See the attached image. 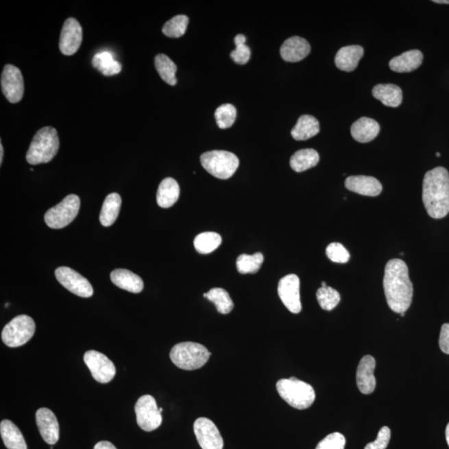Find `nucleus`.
Listing matches in <instances>:
<instances>
[{
    "instance_id": "cd10ccee",
    "label": "nucleus",
    "mask_w": 449,
    "mask_h": 449,
    "mask_svg": "<svg viewBox=\"0 0 449 449\" xmlns=\"http://www.w3.org/2000/svg\"><path fill=\"white\" fill-rule=\"evenodd\" d=\"M121 205H122V198L118 193H111L105 199L103 208L100 213V222L104 226H110L118 218Z\"/></svg>"
},
{
    "instance_id": "3c124183",
    "label": "nucleus",
    "mask_w": 449,
    "mask_h": 449,
    "mask_svg": "<svg viewBox=\"0 0 449 449\" xmlns=\"http://www.w3.org/2000/svg\"><path fill=\"white\" fill-rule=\"evenodd\" d=\"M404 315H405V313H401V314H400V315L402 316V317H404Z\"/></svg>"
},
{
    "instance_id": "49530a36",
    "label": "nucleus",
    "mask_w": 449,
    "mask_h": 449,
    "mask_svg": "<svg viewBox=\"0 0 449 449\" xmlns=\"http://www.w3.org/2000/svg\"><path fill=\"white\" fill-rule=\"evenodd\" d=\"M445 435H446V440L449 446V423L447 425L446 431H445Z\"/></svg>"
},
{
    "instance_id": "7c9ffc66",
    "label": "nucleus",
    "mask_w": 449,
    "mask_h": 449,
    "mask_svg": "<svg viewBox=\"0 0 449 449\" xmlns=\"http://www.w3.org/2000/svg\"><path fill=\"white\" fill-rule=\"evenodd\" d=\"M155 67L159 73L160 77L164 82L171 86H175L178 83L175 73L178 67L175 62L165 54H158L155 57Z\"/></svg>"
},
{
    "instance_id": "f3484780",
    "label": "nucleus",
    "mask_w": 449,
    "mask_h": 449,
    "mask_svg": "<svg viewBox=\"0 0 449 449\" xmlns=\"http://www.w3.org/2000/svg\"><path fill=\"white\" fill-rule=\"evenodd\" d=\"M376 362L374 357L365 355L361 359L358 365L356 383L359 391L364 394H370L376 387V380L374 377Z\"/></svg>"
},
{
    "instance_id": "4c0bfd02",
    "label": "nucleus",
    "mask_w": 449,
    "mask_h": 449,
    "mask_svg": "<svg viewBox=\"0 0 449 449\" xmlns=\"http://www.w3.org/2000/svg\"><path fill=\"white\" fill-rule=\"evenodd\" d=\"M245 41H247V38L243 34H238L234 38L236 49L230 53V57L238 64H247L250 58H251V49L247 45H245Z\"/></svg>"
},
{
    "instance_id": "de8ad7c7",
    "label": "nucleus",
    "mask_w": 449,
    "mask_h": 449,
    "mask_svg": "<svg viewBox=\"0 0 449 449\" xmlns=\"http://www.w3.org/2000/svg\"><path fill=\"white\" fill-rule=\"evenodd\" d=\"M321 284H322V287H328V286H327V284H326V282H322Z\"/></svg>"
},
{
    "instance_id": "aec40b11",
    "label": "nucleus",
    "mask_w": 449,
    "mask_h": 449,
    "mask_svg": "<svg viewBox=\"0 0 449 449\" xmlns=\"http://www.w3.org/2000/svg\"><path fill=\"white\" fill-rule=\"evenodd\" d=\"M364 56V49L359 45L343 47L335 56L337 67L345 72H353L358 67L359 62Z\"/></svg>"
},
{
    "instance_id": "8fccbe9b",
    "label": "nucleus",
    "mask_w": 449,
    "mask_h": 449,
    "mask_svg": "<svg viewBox=\"0 0 449 449\" xmlns=\"http://www.w3.org/2000/svg\"><path fill=\"white\" fill-rule=\"evenodd\" d=\"M159 411L161 412V413H162V411H163L162 408H159Z\"/></svg>"
},
{
    "instance_id": "a19ab883",
    "label": "nucleus",
    "mask_w": 449,
    "mask_h": 449,
    "mask_svg": "<svg viewBox=\"0 0 449 449\" xmlns=\"http://www.w3.org/2000/svg\"><path fill=\"white\" fill-rule=\"evenodd\" d=\"M391 437V431L387 426L383 427L378 433L377 439L366 445L365 449H386Z\"/></svg>"
},
{
    "instance_id": "2f4dec72",
    "label": "nucleus",
    "mask_w": 449,
    "mask_h": 449,
    "mask_svg": "<svg viewBox=\"0 0 449 449\" xmlns=\"http://www.w3.org/2000/svg\"><path fill=\"white\" fill-rule=\"evenodd\" d=\"M205 298L208 299L216 306L218 312L226 315L232 312L234 308V303L228 292L221 288H213L203 295Z\"/></svg>"
},
{
    "instance_id": "393cba45",
    "label": "nucleus",
    "mask_w": 449,
    "mask_h": 449,
    "mask_svg": "<svg viewBox=\"0 0 449 449\" xmlns=\"http://www.w3.org/2000/svg\"><path fill=\"white\" fill-rule=\"evenodd\" d=\"M373 96L385 106L397 108L403 101V92L399 86L394 84H378L372 90Z\"/></svg>"
},
{
    "instance_id": "0eeeda50",
    "label": "nucleus",
    "mask_w": 449,
    "mask_h": 449,
    "mask_svg": "<svg viewBox=\"0 0 449 449\" xmlns=\"http://www.w3.org/2000/svg\"><path fill=\"white\" fill-rule=\"evenodd\" d=\"M36 330L34 319L28 315L17 316L7 324L2 331V341L10 348H16L28 343Z\"/></svg>"
},
{
    "instance_id": "c756f323",
    "label": "nucleus",
    "mask_w": 449,
    "mask_h": 449,
    "mask_svg": "<svg viewBox=\"0 0 449 449\" xmlns=\"http://www.w3.org/2000/svg\"><path fill=\"white\" fill-rule=\"evenodd\" d=\"M92 64L93 67L99 70L104 76L116 75L122 70V65L114 60L112 53L108 51L96 53L93 58Z\"/></svg>"
},
{
    "instance_id": "20e7f679",
    "label": "nucleus",
    "mask_w": 449,
    "mask_h": 449,
    "mask_svg": "<svg viewBox=\"0 0 449 449\" xmlns=\"http://www.w3.org/2000/svg\"><path fill=\"white\" fill-rule=\"evenodd\" d=\"M276 389L289 405L300 410L310 408L315 400L313 387L295 377L280 380L277 382Z\"/></svg>"
},
{
    "instance_id": "2eb2a0df",
    "label": "nucleus",
    "mask_w": 449,
    "mask_h": 449,
    "mask_svg": "<svg viewBox=\"0 0 449 449\" xmlns=\"http://www.w3.org/2000/svg\"><path fill=\"white\" fill-rule=\"evenodd\" d=\"M83 41V29L79 21L69 18L64 23L60 34V49L64 56H70L77 52Z\"/></svg>"
},
{
    "instance_id": "c9c22d12",
    "label": "nucleus",
    "mask_w": 449,
    "mask_h": 449,
    "mask_svg": "<svg viewBox=\"0 0 449 449\" xmlns=\"http://www.w3.org/2000/svg\"><path fill=\"white\" fill-rule=\"evenodd\" d=\"M318 302L323 310L330 311L334 310L341 302V295L334 288L320 287L316 293Z\"/></svg>"
},
{
    "instance_id": "4468645a",
    "label": "nucleus",
    "mask_w": 449,
    "mask_h": 449,
    "mask_svg": "<svg viewBox=\"0 0 449 449\" xmlns=\"http://www.w3.org/2000/svg\"><path fill=\"white\" fill-rule=\"evenodd\" d=\"M278 295L284 306L293 314H299L302 306L300 302V279L294 274L283 277L278 284Z\"/></svg>"
},
{
    "instance_id": "b1692460",
    "label": "nucleus",
    "mask_w": 449,
    "mask_h": 449,
    "mask_svg": "<svg viewBox=\"0 0 449 449\" xmlns=\"http://www.w3.org/2000/svg\"><path fill=\"white\" fill-rule=\"evenodd\" d=\"M0 435L8 449H28L21 431L13 422L3 420L0 424Z\"/></svg>"
},
{
    "instance_id": "f704fd0d",
    "label": "nucleus",
    "mask_w": 449,
    "mask_h": 449,
    "mask_svg": "<svg viewBox=\"0 0 449 449\" xmlns=\"http://www.w3.org/2000/svg\"><path fill=\"white\" fill-rule=\"evenodd\" d=\"M189 19L186 15H177L164 25L162 33L167 37L178 38L185 34Z\"/></svg>"
},
{
    "instance_id": "6ab92c4d",
    "label": "nucleus",
    "mask_w": 449,
    "mask_h": 449,
    "mask_svg": "<svg viewBox=\"0 0 449 449\" xmlns=\"http://www.w3.org/2000/svg\"><path fill=\"white\" fill-rule=\"evenodd\" d=\"M309 42L299 36L289 38L280 48V56L284 61L296 62L306 58L311 53Z\"/></svg>"
},
{
    "instance_id": "f03ea898",
    "label": "nucleus",
    "mask_w": 449,
    "mask_h": 449,
    "mask_svg": "<svg viewBox=\"0 0 449 449\" xmlns=\"http://www.w3.org/2000/svg\"><path fill=\"white\" fill-rule=\"evenodd\" d=\"M423 202L428 216L435 219H442L449 213V173L444 167H436L425 174Z\"/></svg>"
},
{
    "instance_id": "7ed1b4c3",
    "label": "nucleus",
    "mask_w": 449,
    "mask_h": 449,
    "mask_svg": "<svg viewBox=\"0 0 449 449\" xmlns=\"http://www.w3.org/2000/svg\"><path fill=\"white\" fill-rule=\"evenodd\" d=\"M60 148V138L56 128L45 127L34 135L30 143L26 160L31 165L48 163L52 161Z\"/></svg>"
},
{
    "instance_id": "37998d69",
    "label": "nucleus",
    "mask_w": 449,
    "mask_h": 449,
    "mask_svg": "<svg viewBox=\"0 0 449 449\" xmlns=\"http://www.w3.org/2000/svg\"><path fill=\"white\" fill-rule=\"evenodd\" d=\"M93 449H117V448L108 441H101L95 445Z\"/></svg>"
},
{
    "instance_id": "1a4fd4ad",
    "label": "nucleus",
    "mask_w": 449,
    "mask_h": 449,
    "mask_svg": "<svg viewBox=\"0 0 449 449\" xmlns=\"http://www.w3.org/2000/svg\"><path fill=\"white\" fill-rule=\"evenodd\" d=\"M136 422L138 426L146 432H151L161 426L162 413L154 397L146 394L139 398L135 405Z\"/></svg>"
},
{
    "instance_id": "09e8293b",
    "label": "nucleus",
    "mask_w": 449,
    "mask_h": 449,
    "mask_svg": "<svg viewBox=\"0 0 449 449\" xmlns=\"http://www.w3.org/2000/svg\"><path fill=\"white\" fill-rule=\"evenodd\" d=\"M440 155L441 154H439V152H437V154H436L437 157H440Z\"/></svg>"
},
{
    "instance_id": "c85d7f7f",
    "label": "nucleus",
    "mask_w": 449,
    "mask_h": 449,
    "mask_svg": "<svg viewBox=\"0 0 449 449\" xmlns=\"http://www.w3.org/2000/svg\"><path fill=\"white\" fill-rule=\"evenodd\" d=\"M319 162V155L317 151L311 148L299 150L292 156L290 161L291 167L296 173L309 170L315 167Z\"/></svg>"
},
{
    "instance_id": "4be33fe9",
    "label": "nucleus",
    "mask_w": 449,
    "mask_h": 449,
    "mask_svg": "<svg viewBox=\"0 0 449 449\" xmlns=\"http://www.w3.org/2000/svg\"><path fill=\"white\" fill-rule=\"evenodd\" d=\"M380 124L376 120L366 117L354 122L350 130L354 139L361 143L371 142L380 134Z\"/></svg>"
},
{
    "instance_id": "72a5a7b5",
    "label": "nucleus",
    "mask_w": 449,
    "mask_h": 449,
    "mask_svg": "<svg viewBox=\"0 0 449 449\" xmlns=\"http://www.w3.org/2000/svg\"><path fill=\"white\" fill-rule=\"evenodd\" d=\"M264 263V256L260 252L254 255L242 254L236 260L237 271L241 274H255L261 267Z\"/></svg>"
},
{
    "instance_id": "39448f33",
    "label": "nucleus",
    "mask_w": 449,
    "mask_h": 449,
    "mask_svg": "<svg viewBox=\"0 0 449 449\" xmlns=\"http://www.w3.org/2000/svg\"><path fill=\"white\" fill-rule=\"evenodd\" d=\"M212 355L209 350L201 343L182 342L173 346L170 358L178 368L184 370H196L208 363Z\"/></svg>"
},
{
    "instance_id": "79ce46f5",
    "label": "nucleus",
    "mask_w": 449,
    "mask_h": 449,
    "mask_svg": "<svg viewBox=\"0 0 449 449\" xmlns=\"http://www.w3.org/2000/svg\"><path fill=\"white\" fill-rule=\"evenodd\" d=\"M439 345L442 352L449 354V323L441 327Z\"/></svg>"
},
{
    "instance_id": "ea45409f",
    "label": "nucleus",
    "mask_w": 449,
    "mask_h": 449,
    "mask_svg": "<svg viewBox=\"0 0 449 449\" xmlns=\"http://www.w3.org/2000/svg\"><path fill=\"white\" fill-rule=\"evenodd\" d=\"M346 439L339 433H333L320 441L315 449H345Z\"/></svg>"
},
{
    "instance_id": "473e14b6",
    "label": "nucleus",
    "mask_w": 449,
    "mask_h": 449,
    "mask_svg": "<svg viewBox=\"0 0 449 449\" xmlns=\"http://www.w3.org/2000/svg\"><path fill=\"white\" fill-rule=\"evenodd\" d=\"M221 237L216 232H203L195 238L194 247L197 252L206 255L220 247Z\"/></svg>"
},
{
    "instance_id": "9b49d317",
    "label": "nucleus",
    "mask_w": 449,
    "mask_h": 449,
    "mask_svg": "<svg viewBox=\"0 0 449 449\" xmlns=\"http://www.w3.org/2000/svg\"><path fill=\"white\" fill-rule=\"evenodd\" d=\"M56 278L62 287L80 298H89L93 289L89 281L80 273L69 267H60L56 271Z\"/></svg>"
},
{
    "instance_id": "412c9836",
    "label": "nucleus",
    "mask_w": 449,
    "mask_h": 449,
    "mask_svg": "<svg viewBox=\"0 0 449 449\" xmlns=\"http://www.w3.org/2000/svg\"><path fill=\"white\" fill-rule=\"evenodd\" d=\"M111 280L116 287L124 291L138 294L142 292L144 284L141 277L126 269H117L111 273Z\"/></svg>"
},
{
    "instance_id": "58836bf2",
    "label": "nucleus",
    "mask_w": 449,
    "mask_h": 449,
    "mask_svg": "<svg viewBox=\"0 0 449 449\" xmlns=\"http://www.w3.org/2000/svg\"><path fill=\"white\" fill-rule=\"evenodd\" d=\"M326 255L328 258L335 263L345 264L348 263L350 259V255L345 247L338 242H334L328 245L326 248Z\"/></svg>"
},
{
    "instance_id": "9d476101",
    "label": "nucleus",
    "mask_w": 449,
    "mask_h": 449,
    "mask_svg": "<svg viewBox=\"0 0 449 449\" xmlns=\"http://www.w3.org/2000/svg\"><path fill=\"white\" fill-rule=\"evenodd\" d=\"M84 361L92 374V376L101 384H108L116 376V367L106 355L96 350L85 353Z\"/></svg>"
},
{
    "instance_id": "a18cd8bd",
    "label": "nucleus",
    "mask_w": 449,
    "mask_h": 449,
    "mask_svg": "<svg viewBox=\"0 0 449 449\" xmlns=\"http://www.w3.org/2000/svg\"><path fill=\"white\" fill-rule=\"evenodd\" d=\"M433 3H441V5H449V0H433Z\"/></svg>"
},
{
    "instance_id": "ddd939ff",
    "label": "nucleus",
    "mask_w": 449,
    "mask_h": 449,
    "mask_svg": "<svg viewBox=\"0 0 449 449\" xmlns=\"http://www.w3.org/2000/svg\"><path fill=\"white\" fill-rule=\"evenodd\" d=\"M194 433L202 449H223L224 441L219 429L208 417H199L194 423Z\"/></svg>"
},
{
    "instance_id": "a878e982",
    "label": "nucleus",
    "mask_w": 449,
    "mask_h": 449,
    "mask_svg": "<svg viewBox=\"0 0 449 449\" xmlns=\"http://www.w3.org/2000/svg\"><path fill=\"white\" fill-rule=\"evenodd\" d=\"M180 196V186L177 181L171 178H167L160 183L157 202L162 208H169L178 202Z\"/></svg>"
},
{
    "instance_id": "e433bc0d",
    "label": "nucleus",
    "mask_w": 449,
    "mask_h": 449,
    "mask_svg": "<svg viewBox=\"0 0 449 449\" xmlns=\"http://www.w3.org/2000/svg\"><path fill=\"white\" fill-rule=\"evenodd\" d=\"M218 127L221 130H226L232 126L236 119V108L234 105L226 104L221 105L215 112Z\"/></svg>"
},
{
    "instance_id": "f257e3e1",
    "label": "nucleus",
    "mask_w": 449,
    "mask_h": 449,
    "mask_svg": "<svg viewBox=\"0 0 449 449\" xmlns=\"http://www.w3.org/2000/svg\"><path fill=\"white\" fill-rule=\"evenodd\" d=\"M384 290L390 309L396 313H405L411 306L413 288L409 268L404 260L392 259L386 265Z\"/></svg>"
},
{
    "instance_id": "6e6552de",
    "label": "nucleus",
    "mask_w": 449,
    "mask_h": 449,
    "mask_svg": "<svg viewBox=\"0 0 449 449\" xmlns=\"http://www.w3.org/2000/svg\"><path fill=\"white\" fill-rule=\"evenodd\" d=\"M80 209V199L76 195H69L60 204L46 213V224L53 229H62L75 219Z\"/></svg>"
},
{
    "instance_id": "f8f14e48",
    "label": "nucleus",
    "mask_w": 449,
    "mask_h": 449,
    "mask_svg": "<svg viewBox=\"0 0 449 449\" xmlns=\"http://www.w3.org/2000/svg\"><path fill=\"white\" fill-rule=\"evenodd\" d=\"M1 88L3 95L11 104L21 101L25 93V84L21 70L14 65H6L1 74Z\"/></svg>"
},
{
    "instance_id": "c03bdc74",
    "label": "nucleus",
    "mask_w": 449,
    "mask_h": 449,
    "mask_svg": "<svg viewBox=\"0 0 449 449\" xmlns=\"http://www.w3.org/2000/svg\"><path fill=\"white\" fill-rule=\"evenodd\" d=\"M3 159V144H0V165H2Z\"/></svg>"
},
{
    "instance_id": "a211bd4d",
    "label": "nucleus",
    "mask_w": 449,
    "mask_h": 449,
    "mask_svg": "<svg viewBox=\"0 0 449 449\" xmlns=\"http://www.w3.org/2000/svg\"><path fill=\"white\" fill-rule=\"evenodd\" d=\"M346 189L367 197H377L383 186L378 180L368 175H351L345 180Z\"/></svg>"
},
{
    "instance_id": "5701e85b",
    "label": "nucleus",
    "mask_w": 449,
    "mask_h": 449,
    "mask_svg": "<svg viewBox=\"0 0 449 449\" xmlns=\"http://www.w3.org/2000/svg\"><path fill=\"white\" fill-rule=\"evenodd\" d=\"M423 60L424 56L421 51L409 50L392 58L389 62V68L396 73H409L420 67Z\"/></svg>"
},
{
    "instance_id": "423d86ee",
    "label": "nucleus",
    "mask_w": 449,
    "mask_h": 449,
    "mask_svg": "<svg viewBox=\"0 0 449 449\" xmlns=\"http://www.w3.org/2000/svg\"><path fill=\"white\" fill-rule=\"evenodd\" d=\"M201 163L213 177L226 180L235 174L240 162L232 152L216 150L203 154Z\"/></svg>"
},
{
    "instance_id": "bb28decb",
    "label": "nucleus",
    "mask_w": 449,
    "mask_h": 449,
    "mask_svg": "<svg viewBox=\"0 0 449 449\" xmlns=\"http://www.w3.org/2000/svg\"><path fill=\"white\" fill-rule=\"evenodd\" d=\"M319 132V121L313 116L303 115L300 117L298 123L292 128L291 135L295 140L306 141L313 138Z\"/></svg>"
},
{
    "instance_id": "dca6fc26",
    "label": "nucleus",
    "mask_w": 449,
    "mask_h": 449,
    "mask_svg": "<svg viewBox=\"0 0 449 449\" xmlns=\"http://www.w3.org/2000/svg\"><path fill=\"white\" fill-rule=\"evenodd\" d=\"M36 423L43 439L49 445L57 444L60 439V425L50 409L41 408L36 412Z\"/></svg>"
}]
</instances>
